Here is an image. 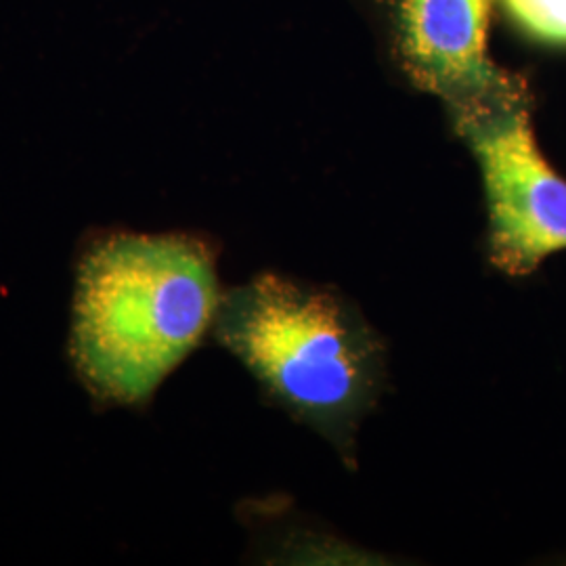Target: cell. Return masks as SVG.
I'll use <instances>...</instances> for the list:
<instances>
[{"instance_id":"277c9868","label":"cell","mask_w":566,"mask_h":566,"mask_svg":"<svg viewBox=\"0 0 566 566\" xmlns=\"http://www.w3.org/2000/svg\"><path fill=\"white\" fill-rule=\"evenodd\" d=\"M397 49L416 86L451 114L502 95L521 78L486 53L491 0H390Z\"/></svg>"},{"instance_id":"3957f363","label":"cell","mask_w":566,"mask_h":566,"mask_svg":"<svg viewBox=\"0 0 566 566\" xmlns=\"http://www.w3.org/2000/svg\"><path fill=\"white\" fill-rule=\"evenodd\" d=\"M451 118L481 168L489 261L510 277L533 275L566 250V179L537 147L525 82Z\"/></svg>"},{"instance_id":"7a4b0ae2","label":"cell","mask_w":566,"mask_h":566,"mask_svg":"<svg viewBox=\"0 0 566 566\" xmlns=\"http://www.w3.org/2000/svg\"><path fill=\"white\" fill-rule=\"evenodd\" d=\"M217 338L306 424L346 443L385 380V346L329 290L264 273L224 294Z\"/></svg>"},{"instance_id":"5b68a950","label":"cell","mask_w":566,"mask_h":566,"mask_svg":"<svg viewBox=\"0 0 566 566\" xmlns=\"http://www.w3.org/2000/svg\"><path fill=\"white\" fill-rule=\"evenodd\" d=\"M502 7L528 39L566 46V0H502Z\"/></svg>"},{"instance_id":"6da1fadb","label":"cell","mask_w":566,"mask_h":566,"mask_svg":"<svg viewBox=\"0 0 566 566\" xmlns=\"http://www.w3.org/2000/svg\"><path fill=\"white\" fill-rule=\"evenodd\" d=\"M214 252L189 235L114 233L82 256L72 357L109 403L147 401L214 324Z\"/></svg>"}]
</instances>
